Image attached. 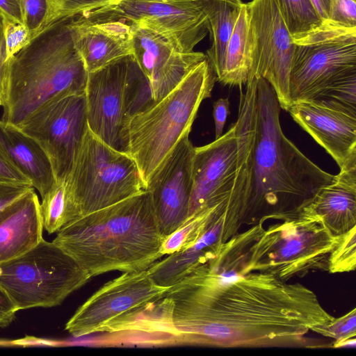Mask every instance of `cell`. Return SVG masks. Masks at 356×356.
I'll return each mask as SVG.
<instances>
[{"label": "cell", "instance_id": "obj_41", "mask_svg": "<svg viewBox=\"0 0 356 356\" xmlns=\"http://www.w3.org/2000/svg\"><path fill=\"white\" fill-rule=\"evenodd\" d=\"M321 21L326 22L328 18L330 0H311Z\"/></svg>", "mask_w": 356, "mask_h": 356}, {"label": "cell", "instance_id": "obj_9", "mask_svg": "<svg viewBox=\"0 0 356 356\" xmlns=\"http://www.w3.org/2000/svg\"><path fill=\"white\" fill-rule=\"evenodd\" d=\"M168 287L158 285L147 270L123 273L100 287L65 324L74 337L129 330L162 299Z\"/></svg>", "mask_w": 356, "mask_h": 356}, {"label": "cell", "instance_id": "obj_8", "mask_svg": "<svg viewBox=\"0 0 356 356\" xmlns=\"http://www.w3.org/2000/svg\"><path fill=\"white\" fill-rule=\"evenodd\" d=\"M91 278L71 256L43 238L0 264V285L19 310L60 305Z\"/></svg>", "mask_w": 356, "mask_h": 356}, {"label": "cell", "instance_id": "obj_29", "mask_svg": "<svg viewBox=\"0 0 356 356\" xmlns=\"http://www.w3.org/2000/svg\"><path fill=\"white\" fill-rule=\"evenodd\" d=\"M24 24L31 38L47 26L60 19V12L54 0H20Z\"/></svg>", "mask_w": 356, "mask_h": 356}, {"label": "cell", "instance_id": "obj_7", "mask_svg": "<svg viewBox=\"0 0 356 356\" xmlns=\"http://www.w3.org/2000/svg\"><path fill=\"white\" fill-rule=\"evenodd\" d=\"M65 180L80 217L147 191L134 159L88 127Z\"/></svg>", "mask_w": 356, "mask_h": 356}, {"label": "cell", "instance_id": "obj_20", "mask_svg": "<svg viewBox=\"0 0 356 356\" xmlns=\"http://www.w3.org/2000/svg\"><path fill=\"white\" fill-rule=\"evenodd\" d=\"M40 203L33 188L0 213V264L23 254L43 238Z\"/></svg>", "mask_w": 356, "mask_h": 356}, {"label": "cell", "instance_id": "obj_4", "mask_svg": "<svg viewBox=\"0 0 356 356\" xmlns=\"http://www.w3.org/2000/svg\"><path fill=\"white\" fill-rule=\"evenodd\" d=\"M63 18L47 26L8 63L1 121L19 127L51 100L85 92L88 72Z\"/></svg>", "mask_w": 356, "mask_h": 356}, {"label": "cell", "instance_id": "obj_16", "mask_svg": "<svg viewBox=\"0 0 356 356\" xmlns=\"http://www.w3.org/2000/svg\"><path fill=\"white\" fill-rule=\"evenodd\" d=\"M194 147L188 136L182 138L147 188L163 238L188 216Z\"/></svg>", "mask_w": 356, "mask_h": 356}, {"label": "cell", "instance_id": "obj_27", "mask_svg": "<svg viewBox=\"0 0 356 356\" xmlns=\"http://www.w3.org/2000/svg\"><path fill=\"white\" fill-rule=\"evenodd\" d=\"M40 212L43 229L49 234L80 218L68 192L65 180H55L49 191L41 197Z\"/></svg>", "mask_w": 356, "mask_h": 356}, {"label": "cell", "instance_id": "obj_14", "mask_svg": "<svg viewBox=\"0 0 356 356\" xmlns=\"http://www.w3.org/2000/svg\"><path fill=\"white\" fill-rule=\"evenodd\" d=\"M133 55L88 74L85 88L88 127L102 141L127 153V86Z\"/></svg>", "mask_w": 356, "mask_h": 356}, {"label": "cell", "instance_id": "obj_17", "mask_svg": "<svg viewBox=\"0 0 356 356\" xmlns=\"http://www.w3.org/2000/svg\"><path fill=\"white\" fill-rule=\"evenodd\" d=\"M287 111L340 170L356 166V113L318 99L295 101Z\"/></svg>", "mask_w": 356, "mask_h": 356}, {"label": "cell", "instance_id": "obj_26", "mask_svg": "<svg viewBox=\"0 0 356 356\" xmlns=\"http://www.w3.org/2000/svg\"><path fill=\"white\" fill-rule=\"evenodd\" d=\"M225 204V201L207 205L188 216L176 230L163 239L160 249L161 254L166 256L193 245L213 220L224 213Z\"/></svg>", "mask_w": 356, "mask_h": 356}, {"label": "cell", "instance_id": "obj_22", "mask_svg": "<svg viewBox=\"0 0 356 356\" xmlns=\"http://www.w3.org/2000/svg\"><path fill=\"white\" fill-rule=\"evenodd\" d=\"M0 141L16 166L43 197L54 184L55 177L51 161L41 145L17 127L1 120Z\"/></svg>", "mask_w": 356, "mask_h": 356}, {"label": "cell", "instance_id": "obj_38", "mask_svg": "<svg viewBox=\"0 0 356 356\" xmlns=\"http://www.w3.org/2000/svg\"><path fill=\"white\" fill-rule=\"evenodd\" d=\"M18 308L6 291L0 285V328L8 326L15 318Z\"/></svg>", "mask_w": 356, "mask_h": 356}, {"label": "cell", "instance_id": "obj_2", "mask_svg": "<svg viewBox=\"0 0 356 356\" xmlns=\"http://www.w3.org/2000/svg\"><path fill=\"white\" fill-rule=\"evenodd\" d=\"M240 88L235 122L244 147L245 173L241 188L226 204L222 241L243 224L297 213L336 176L319 168L284 135L281 107L266 80L251 77L245 90Z\"/></svg>", "mask_w": 356, "mask_h": 356}, {"label": "cell", "instance_id": "obj_5", "mask_svg": "<svg viewBox=\"0 0 356 356\" xmlns=\"http://www.w3.org/2000/svg\"><path fill=\"white\" fill-rule=\"evenodd\" d=\"M216 81L206 58L168 95L127 119V154L136 163L146 190L175 147L189 135Z\"/></svg>", "mask_w": 356, "mask_h": 356}, {"label": "cell", "instance_id": "obj_24", "mask_svg": "<svg viewBox=\"0 0 356 356\" xmlns=\"http://www.w3.org/2000/svg\"><path fill=\"white\" fill-rule=\"evenodd\" d=\"M251 39L246 3L240 6L228 42L222 70L217 80L229 86H245L251 68Z\"/></svg>", "mask_w": 356, "mask_h": 356}, {"label": "cell", "instance_id": "obj_25", "mask_svg": "<svg viewBox=\"0 0 356 356\" xmlns=\"http://www.w3.org/2000/svg\"><path fill=\"white\" fill-rule=\"evenodd\" d=\"M240 6L220 0H205L207 29L211 38V47L207 51L206 57L216 79L222 70L226 48Z\"/></svg>", "mask_w": 356, "mask_h": 356}, {"label": "cell", "instance_id": "obj_34", "mask_svg": "<svg viewBox=\"0 0 356 356\" xmlns=\"http://www.w3.org/2000/svg\"><path fill=\"white\" fill-rule=\"evenodd\" d=\"M326 22L343 27H356L355 0H330Z\"/></svg>", "mask_w": 356, "mask_h": 356}, {"label": "cell", "instance_id": "obj_32", "mask_svg": "<svg viewBox=\"0 0 356 356\" xmlns=\"http://www.w3.org/2000/svg\"><path fill=\"white\" fill-rule=\"evenodd\" d=\"M119 0H55L60 11V19L75 16H88L100 9L108 7Z\"/></svg>", "mask_w": 356, "mask_h": 356}, {"label": "cell", "instance_id": "obj_15", "mask_svg": "<svg viewBox=\"0 0 356 356\" xmlns=\"http://www.w3.org/2000/svg\"><path fill=\"white\" fill-rule=\"evenodd\" d=\"M239 161L235 122L214 141L194 147L188 216L205 206L227 202L236 179Z\"/></svg>", "mask_w": 356, "mask_h": 356}, {"label": "cell", "instance_id": "obj_35", "mask_svg": "<svg viewBox=\"0 0 356 356\" xmlns=\"http://www.w3.org/2000/svg\"><path fill=\"white\" fill-rule=\"evenodd\" d=\"M0 183L32 186L30 180L16 166L1 141Z\"/></svg>", "mask_w": 356, "mask_h": 356}, {"label": "cell", "instance_id": "obj_21", "mask_svg": "<svg viewBox=\"0 0 356 356\" xmlns=\"http://www.w3.org/2000/svg\"><path fill=\"white\" fill-rule=\"evenodd\" d=\"M300 211L318 217L335 236L356 227V166L340 170Z\"/></svg>", "mask_w": 356, "mask_h": 356}, {"label": "cell", "instance_id": "obj_19", "mask_svg": "<svg viewBox=\"0 0 356 356\" xmlns=\"http://www.w3.org/2000/svg\"><path fill=\"white\" fill-rule=\"evenodd\" d=\"M69 26L88 73L133 54L131 26L125 22L79 16L70 18Z\"/></svg>", "mask_w": 356, "mask_h": 356}, {"label": "cell", "instance_id": "obj_31", "mask_svg": "<svg viewBox=\"0 0 356 356\" xmlns=\"http://www.w3.org/2000/svg\"><path fill=\"white\" fill-rule=\"evenodd\" d=\"M317 334L334 339L333 346L355 338L356 309L353 308L339 318H334L327 325L321 328Z\"/></svg>", "mask_w": 356, "mask_h": 356}, {"label": "cell", "instance_id": "obj_18", "mask_svg": "<svg viewBox=\"0 0 356 356\" xmlns=\"http://www.w3.org/2000/svg\"><path fill=\"white\" fill-rule=\"evenodd\" d=\"M133 56L145 76L154 102L172 91L200 61L202 52L184 53L152 31L129 23Z\"/></svg>", "mask_w": 356, "mask_h": 356}, {"label": "cell", "instance_id": "obj_11", "mask_svg": "<svg viewBox=\"0 0 356 356\" xmlns=\"http://www.w3.org/2000/svg\"><path fill=\"white\" fill-rule=\"evenodd\" d=\"M135 23L189 53L208 33L205 0H119L84 16Z\"/></svg>", "mask_w": 356, "mask_h": 356}, {"label": "cell", "instance_id": "obj_1", "mask_svg": "<svg viewBox=\"0 0 356 356\" xmlns=\"http://www.w3.org/2000/svg\"><path fill=\"white\" fill-rule=\"evenodd\" d=\"M263 225L212 244L201 263L168 289L177 344L308 347L305 335L333 320L305 286L246 270L249 248Z\"/></svg>", "mask_w": 356, "mask_h": 356}, {"label": "cell", "instance_id": "obj_12", "mask_svg": "<svg viewBox=\"0 0 356 356\" xmlns=\"http://www.w3.org/2000/svg\"><path fill=\"white\" fill-rule=\"evenodd\" d=\"M251 39L250 77L266 80L274 90L281 108L292 104L289 79L295 44L275 0L246 3Z\"/></svg>", "mask_w": 356, "mask_h": 356}, {"label": "cell", "instance_id": "obj_42", "mask_svg": "<svg viewBox=\"0 0 356 356\" xmlns=\"http://www.w3.org/2000/svg\"><path fill=\"white\" fill-rule=\"evenodd\" d=\"M355 345H356V339L352 338V339H348L346 341H344L343 342H341L339 343H337V344L333 346V347H334V348H341V347H353V348H355Z\"/></svg>", "mask_w": 356, "mask_h": 356}, {"label": "cell", "instance_id": "obj_10", "mask_svg": "<svg viewBox=\"0 0 356 356\" xmlns=\"http://www.w3.org/2000/svg\"><path fill=\"white\" fill-rule=\"evenodd\" d=\"M293 40L289 79L292 103L312 99L332 85L356 76V27L324 22Z\"/></svg>", "mask_w": 356, "mask_h": 356}, {"label": "cell", "instance_id": "obj_43", "mask_svg": "<svg viewBox=\"0 0 356 356\" xmlns=\"http://www.w3.org/2000/svg\"><path fill=\"white\" fill-rule=\"evenodd\" d=\"M220 1H223L227 2L229 3H231L232 5L236 6H240L243 3L241 0H220Z\"/></svg>", "mask_w": 356, "mask_h": 356}, {"label": "cell", "instance_id": "obj_37", "mask_svg": "<svg viewBox=\"0 0 356 356\" xmlns=\"http://www.w3.org/2000/svg\"><path fill=\"white\" fill-rule=\"evenodd\" d=\"M33 188L29 185L0 183V213Z\"/></svg>", "mask_w": 356, "mask_h": 356}, {"label": "cell", "instance_id": "obj_3", "mask_svg": "<svg viewBox=\"0 0 356 356\" xmlns=\"http://www.w3.org/2000/svg\"><path fill=\"white\" fill-rule=\"evenodd\" d=\"M148 191L74 220L53 243L91 277L118 270H147L163 257Z\"/></svg>", "mask_w": 356, "mask_h": 356}, {"label": "cell", "instance_id": "obj_33", "mask_svg": "<svg viewBox=\"0 0 356 356\" xmlns=\"http://www.w3.org/2000/svg\"><path fill=\"white\" fill-rule=\"evenodd\" d=\"M4 37L7 61L31 39V34L24 24L10 20L6 17Z\"/></svg>", "mask_w": 356, "mask_h": 356}, {"label": "cell", "instance_id": "obj_28", "mask_svg": "<svg viewBox=\"0 0 356 356\" xmlns=\"http://www.w3.org/2000/svg\"><path fill=\"white\" fill-rule=\"evenodd\" d=\"M293 39L318 27L323 22L311 0H275Z\"/></svg>", "mask_w": 356, "mask_h": 356}, {"label": "cell", "instance_id": "obj_40", "mask_svg": "<svg viewBox=\"0 0 356 356\" xmlns=\"http://www.w3.org/2000/svg\"><path fill=\"white\" fill-rule=\"evenodd\" d=\"M0 11L6 18L24 24L20 0H0Z\"/></svg>", "mask_w": 356, "mask_h": 356}, {"label": "cell", "instance_id": "obj_36", "mask_svg": "<svg viewBox=\"0 0 356 356\" xmlns=\"http://www.w3.org/2000/svg\"><path fill=\"white\" fill-rule=\"evenodd\" d=\"M6 17L0 11V106H3L5 102L8 63L6 56V45L4 29Z\"/></svg>", "mask_w": 356, "mask_h": 356}, {"label": "cell", "instance_id": "obj_13", "mask_svg": "<svg viewBox=\"0 0 356 356\" xmlns=\"http://www.w3.org/2000/svg\"><path fill=\"white\" fill-rule=\"evenodd\" d=\"M18 128L45 151L55 180L65 179L88 129L85 92L51 100Z\"/></svg>", "mask_w": 356, "mask_h": 356}, {"label": "cell", "instance_id": "obj_23", "mask_svg": "<svg viewBox=\"0 0 356 356\" xmlns=\"http://www.w3.org/2000/svg\"><path fill=\"white\" fill-rule=\"evenodd\" d=\"M222 218L219 216L215 220L203 236L189 248L166 255L163 259L154 263L147 269L152 279L158 285L170 288L184 278L201 263L207 248L220 241Z\"/></svg>", "mask_w": 356, "mask_h": 356}, {"label": "cell", "instance_id": "obj_39", "mask_svg": "<svg viewBox=\"0 0 356 356\" xmlns=\"http://www.w3.org/2000/svg\"><path fill=\"white\" fill-rule=\"evenodd\" d=\"M230 113L228 98H220L213 103V116L215 123V139L222 135L223 128Z\"/></svg>", "mask_w": 356, "mask_h": 356}, {"label": "cell", "instance_id": "obj_6", "mask_svg": "<svg viewBox=\"0 0 356 356\" xmlns=\"http://www.w3.org/2000/svg\"><path fill=\"white\" fill-rule=\"evenodd\" d=\"M282 220L264 228L251 244L246 270L271 274L285 282L309 272L328 271L338 236L318 217L301 211Z\"/></svg>", "mask_w": 356, "mask_h": 356}, {"label": "cell", "instance_id": "obj_30", "mask_svg": "<svg viewBox=\"0 0 356 356\" xmlns=\"http://www.w3.org/2000/svg\"><path fill=\"white\" fill-rule=\"evenodd\" d=\"M356 268V227L339 236L328 259L330 273H349Z\"/></svg>", "mask_w": 356, "mask_h": 356}]
</instances>
